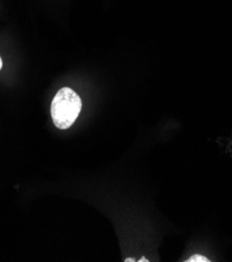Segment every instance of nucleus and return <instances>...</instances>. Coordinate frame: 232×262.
Here are the masks:
<instances>
[{"label":"nucleus","mask_w":232,"mask_h":262,"mask_svg":"<svg viewBox=\"0 0 232 262\" xmlns=\"http://www.w3.org/2000/svg\"><path fill=\"white\" fill-rule=\"evenodd\" d=\"M186 261L187 262H209L210 260L207 257H205L203 255L196 254V255H193L192 257H189Z\"/></svg>","instance_id":"nucleus-2"},{"label":"nucleus","mask_w":232,"mask_h":262,"mask_svg":"<svg viewBox=\"0 0 232 262\" xmlns=\"http://www.w3.org/2000/svg\"><path fill=\"white\" fill-rule=\"evenodd\" d=\"M124 261H134V259H131V258H128V259H125Z\"/></svg>","instance_id":"nucleus-4"},{"label":"nucleus","mask_w":232,"mask_h":262,"mask_svg":"<svg viewBox=\"0 0 232 262\" xmlns=\"http://www.w3.org/2000/svg\"><path fill=\"white\" fill-rule=\"evenodd\" d=\"M82 110V100L71 88L64 87L58 91L51 101L50 114L55 125L60 129L69 128Z\"/></svg>","instance_id":"nucleus-1"},{"label":"nucleus","mask_w":232,"mask_h":262,"mask_svg":"<svg viewBox=\"0 0 232 262\" xmlns=\"http://www.w3.org/2000/svg\"><path fill=\"white\" fill-rule=\"evenodd\" d=\"M2 68H3V60L0 58V70H2Z\"/></svg>","instance_id":"nucleus-3"}]
</instances>
